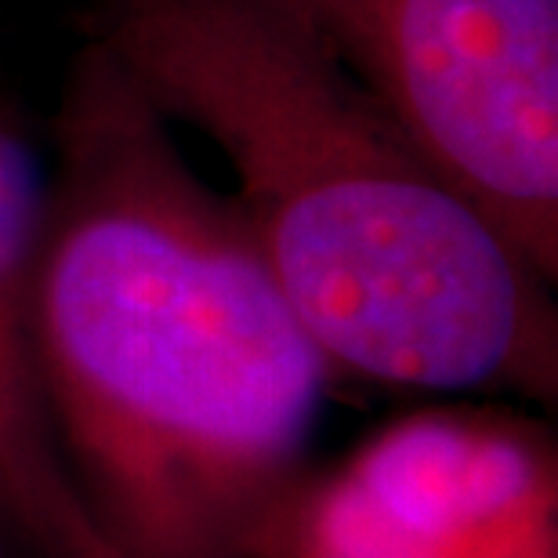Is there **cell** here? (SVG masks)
I'll return each mask as SVG.
<instances>
[{"mask_svg": "<svg viewBox=\"0 0 558 558\" xmlns=\"http://www.w3.org/2000/svg\"><path fill=\"white\" fill-rule=\"evenodd\" d=\"M51 138L33 344L76 494L117 558H262L330 363L232 196L92 40Z\"/></svg>", "mask_w": 558, "mask_h": 558, "instance_id": "1", "label": "cell"}, {"mask_svg": "<svg viewBox=\"0 0 558 558\" xmlns=\"http://www.w3.org/2000/svg\"><path fill=\"white\" fill-rule=\"evenodd\" d=\"M92 44L226 156L232 204L333 374L551 403V283L290 0H98Z\"/></svg>", "mask_w": 558, "mask_h": 558, "instance_id": "2", "label": "cell"}, {"mask_svg": "<svg viewBox=\"0 0 558 558\" xmlns=\"http://www.w3.org/2000/svg\"><path fill=\"white\" fill-rule=\"evenodd\" d=\"M417 153L555 287L558 0H290Z\"/></svg>", "mask_w": 558, "mask_h": 558, "instance_id": "3", "label": "cell"}, {"mask_svg": "<svg viewBox=\"0 0 558 558\" xmlns=\"http://www.w3.org/2000/svg\"><path fill=\"white\" fill-rule=\"evenodd\" d=\"M262 558H558L551 435L497 407H432L305 478Z\"/></svg>", "mask_w": 558, "mask_h": 558, "instance_id": "4", "label": "cell"}, {"mask_svg": "<svg viewBox=\"0 0 558 558\" xmlns=\"http://www.w3.org/2000/svg\"><path fill=\"white\" fill-rule=\"evenodd\" d=\"M48 160L0 109V541L33 558H117L54 439L33 344Z\"/></svg>", "mask_w": 558, "mask_h": 558, "instance_id": "5", "label": "cell"}, {"mask_svg": "<svg viewBox=\"0 0 558 558\" xmlns=\"http://www.w3.org/2000/svg\"><path fill=\"white\" fill-rule=\"evenodd\" d=\"M0 558H8V544L4 541H0Z\"/></svg>", "mask_w": 558, "mask_h": 558, "instance_id": "6", "label": "cell"}]
</instances>
